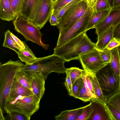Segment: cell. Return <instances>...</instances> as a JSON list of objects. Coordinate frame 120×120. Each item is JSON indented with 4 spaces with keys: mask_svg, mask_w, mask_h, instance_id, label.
<instances>
[{
    "mask_svg": "<svg viewBox=\"0 0 120 120\" xmlns=\"http://www.w3.org/2000/svg\"><path fill=\"white\" fill-rule=\"evenodd\" d=\"M85 31L61 46L56 47L53 54L64 59L66 62L78 60L81 56L87 54L96 48V44L88 37Z\"/></svg>",
    "mask_w": 120,
    "mask_h": 120,
    "instance_id": "1",
    "label": "cell"
},
{
    "mask_svg": "<svg viewBox=\"0 0 120 120\" xmlns=\"http://www.w3.org/2000/svg\"><path fill=\"white\" fill-rule=\"evenodd\" d=\"M66 62L63 58L53 54L45 57L37 58L33 63L24 64L19 69L29 75L41 73L47 78L52 72L64 74L66 68L64 64Z\"/></svg>",
    "mask_w": 120,
    "mask_h": 120,
    "instance_id": "2",
    "label": "cell"
},
{
    "mask_svg": "<svg viewBox=\"0 0 120 120\" xmlns=\"http://www.w3.org/2000/svg\"><path fill=\"white\" fill-rule=\"evenodd\" d=\"M40 100L33 94L28 96L19 95L8 97L4 103L3 109L7 114L18 112L30 119L39 109Z\"/></svg>",
    "mask_w": 120,
    "mask_h": 120,
    "instance_id": "3",
    "label": "cell"
},
{
    "mask_svg": "<svg viewBox=\"0 0 120 120\" xmlns=\"http://www.w3.org/2000/svg\"><path fill=\"white\" fill-rule=\"evenodd\" d=\"M24 64L19 60H10L0 64V107L2 109L8 98L17 71Z\"/></svg>",
    "mask_w": 120,
    "mask_h": 120,
    "instance_id": "4",
    "label": "cell"
},
{
    "mask_svg": "<svg viewBox=\"0 0 120 120\" xmlns=\"http://www.w3.org/2000/svg\"><path fill=\"white\" fill-rule=\"evenodd\" d=\"M95 75L105 100L120 91V78L114 72L109 63L100 69Z\"/></svg>",
    "mask_w": 120,
    "mask_h": 120,
    "instance_id": "5",
    "label": "cell"
},
{
    "mask_svg": "<svg viewBox=\"0 0 120 120\" xmlns=\"http://www.w3.org/2000/svg\"><path fill=\"white\" fill-rule=\"evenodd\" d=\"M13 23L15 31L22 35L26 41H31L45 50L47 49L49 45L42 41L43 35L40 29L30 20L20 14L13 20Z\"/></svg>",
    "mask_w": 120,
    "mask_h": 120,
    "instance_id": "6",
    "label": "cell"
},
{
    "mask_svg": "<svg viewBox=\"0 0 120 120\" xmlns=\"http://www.w3.org/2000/svg\"><path fill=\"white\" fill-rule=\"evenodd\" d=\"M93 11V8L89 7L82 16L72 26L60 31L56 47L61 46L81 33L86 31L87 26Z\"/></svg>",
    "mask_w": 120,
    "mask_h": 120,
    "instance_id": "7",
    "label": "cell"
},
{
    "mask_svg": "<svg viewBox=\"0 0 120 120\" xmlns=\"http://www.w3.org/2000/svg\"><path fill=\"white\" fill-rule=\"evenodd\" d=\"M52 0H38L29 19L40 29L49 19L52 11Z\"/></svg>",
    "mask_w": 120,
    "mask_h": 120,
    "instance_id": "8",
    "label": "cell"
},
{
    "mask_svg": "<svg viewBox=\"0 0 120 120\" xmlns=\"http://www.w3.org/2000/svg\"><path fill=\"white\" fill-rule=\"evenodd\" d=\"M89 7L86 0H82L66 12L56 26L59 31L72 26L82 16Z\"/></svg>",
    "mask_w": 120,
    "mask_h": 120,
    "instance_id": "9",
    "label": "cell"
},
{
    "mask_svg": "<svg viewBox=\"0 0 120 120\" xmlns=\"http://www.w3.org/2000/svg\"><path fill=\"white\" fill-rule=\"evenodd\" d=\"M79 60L86 71L95 74L106 65L102 60L99 51L96 48L92 51L81 56Z\"/></svg>",
    "mask_w": 120,
    "mask_h": 120,
    "instance_id": "10",
    "label": "cell"
},
{
    "mask_svg": "<svg viewBox=\"0 0 120 120\" xmlns=\"http://www.w3.org/2000/svg\"><path fill=\"white\" fill-rule=\"evenodd\" d=\"M120 22V8H111L109 14L95 27L98 38L109 28L116 26Z\"/></svg>",
    "mask_w": 120,
    "mask_h": 120,
    "instance_id": "11",
    "label": "cell"
},
{
    "mask_svg": "<svg viewBox=\"0 0 120 120\" xmlns=\"http://www.w3.org/2000/svg\"><path fill=\"white\" fill-rule=\"evenodd\" d=\"M90 101L93 110L89 120H115L107 104L102 103L95 99Z\"/></svg>",
    "mask_w": 120,
    "mask_h": 120,
    "instance_id": "12",
    "label": "cell"
},
{
    "mask_svg": "<svg viewBox=\"0 0 120 120\" xmlns=\"http://www.w3.org/2000/svg\"><path fill=\"white\" fill-rule=\"evenodd\" d=\"M30 75L31 90L33 94L41 100L45 92V82L47 78L41 73Z\"/></svg>",
    "mask_w": 120,
    "mask_h": 120,
    "instance_id": "13",
    "label": "cell"
},
{
    "mask_svg": "<svg viewBox=\"0 0 120 120\" xmlns=\"http://www.w3.org/2000/svg\"><path fill=\"white\" fill-rule=\"evenodd\" d=\"M0 18L2 20L8 21L15 19L9 0H0Z\"/></svg>",
    "mask_w": 120,
    "mask_h": 120,
    "instance_id": "14",
    "label": "cell"
},
{
    "mask_svg": "<svg viewBox=\"0 0 120 120\" xmlns=\"http://www.w3.org/2000/svg\"><path fill=\"white\" fill-rule=\"evenodd\" d=\"M115 26L109 28L98 38L97 41L95 43L96 47L99 50H102L106 48L108 44L113 38V32Z\"/></svg>",
    "mask_w": 120,
    "mask_h": 120,
    "instance_id": "15",
    "label": "cell"
},
{
    "mask_svg": "<svg viewBox=\"0 0 120 120\" xmlns=\"http://www.w3.org/2000/svg\"><path fill=\"white\" fill-rule=\"evenodd\" d=\"M111 9L96 12L93 11L86 28V31L95 28L96 26L104 19L107 16Z\"/></svg>",
    "mask_w": 120,
    "mask_h": 120,
    "instance_id": "16",
    "label": "cell"
},
{
    "mask_svg": "<svg viewBox=\"0 0 120 120\" xmlns=\"http://www.w3.org/2000/svg\"><path fill=\"white\" fill-rule=\"evenodd\" d=\"M33 94L31 90L21 85L15 79L11 85L8 97L19 95L28 96Z\"/></svg>",
    "mask_w": 120,
    "mask_h": 120,
    "instance_id": "17",
    "label": "cell"
},
{
    "mask_svg": "<svg viewBox=\"0 0 120 120\" xmlns=\"http://www.w3.org/2000/svg\"><path fill=\"white\" fill-rule=\"evenodd\" d=\"M111 51V57L109 64L115 74L120 78V54L119 47H117Z\"/></svg>",
    "mask_w": 120,
    "mask_h": 120,
    "instance_id": "18",
    "label": "cell"
},
{
    "mask_svg": "<svg viewBox=\"0 0 120 120\" xmlns=\"http://www.w3.org/2000/svg\"><path fill=\"white\" fill-rule=\"evenodd\" d=\"M23 41L25 48L24 49H21L19 50L17 53L18 57L20 60L24 62L26 64H30L34 62L37 58L25 42Z\"/></svg>",
    "mask_w": 120,
    "mask_h": 120,
    "instance_id": "19",
    "label": "cell"
},
{
    "mask_svg": "<svg viewBox=\"0 0 120 120\" xmlns=\"http://www.w3.org/2000/svg\"><path fill=\"white\" fill-rule=\"evenodd\" d=\"M83 107L62 111L55 119L56 120H75L81 113Z\"/></svg>",
    "mask_w": 120,
    "mask_h": 120,
    "instance_id": "20",
    "label": "cell"
},
{
    "mask_svg": "<svg viewBox=\"0 0 120 120\" xmlns=\"http://www.w3.org/2000/svg\"><path fill=\"white\" fill-rule=\"evenodd\" d=\"M15 79L21 85L31 90L30 75L19 69L16 73Z\"/></svg>",
    "mask_w": 120,
    "mask_h": 120,
    "instance_id": "21",
    "label": "cell"
},
{
    "mask_svg": "<svg viewBox=\"0 0 120 120\" xmlns=\"http://www.w3.org/2000/svg\"><path fill=\"white\" fill-rule=\"evenodd\" d=\"M11 32L8 30L4 33V39L3 45L15 51L17 54L21 49L12 37Z\"/></svg>",
    "mask_w": 120,
    "mask_h": 120,
    "instance_id": "22",
    "label": "cell"
},
{
    "mask_svg": "<svg viewBox=\"0 0 120 120\" xmlns=\"http://www.w3.org/2000/svg\"><path fill=\"white\" fill-rule=\"evenodd\" d=\"M38 0H24L20 14L29 19Z\"/></svg>",
    "mask_w": 120,
    "mask_h": 120,
    "instance_id": "23",
    "label": "cell"
},
{
    "mask_svg": "<svg viewBox=\"0 0 120 120\" xmlns=\"http://www.w3.org/2000/svg\"><path fill=\"white\" fill-rule=\"evenodd\" d=\"M92 79L94 94L96 98L95 99L102 103L107 104V101L104 98L95 74L92 75Z\"/></svg>",
    "mask_w": 120,
    "mask_h": 120,
    "instance_id": "24",
    "label": "cell"
},
{
    "mask_svg": "<svg viewBox=\"0 0 120 120\" xmlns=\"http://www.w3.org/2000/svg\"><path fill=\"white\" fill-rule=\"evenodd\" d=\"M85 72V71L84 70L77 67H72L67 68L66 72L69 73L73 85L77 80L82 77Z\"/></svg>",
    "mask_w": 120,
    "mask_h": 120,
    "instance_id": "25",
    "label": "cell"
},
{
    "mask_svg": "<svg viewBox=\"0 0 120 120\" xmlns=\"http://www.w3.org/2000/svg\"><path fill=\"white\" fill-rule=\"evenodd\" d=\"M93 110L92 104L90 101L89 104L83 107L81 113L75 120H89Z\"/></svg>",
    "mask_w": 120,
    "mask_h": 120,
    "instance_id": "26",
    "label": "cell"
},
{
    "mask_svg": "<svg viewBox=\"0 0 120 120\" xmlns=\"http://www.w3.org/2000/svg\"><path fill=\"white\" fill-rule=\"evenodd\" d=\"M107 104H109L120 111V91L115 93L107 100Z\"/></svg>",
    "mask_w": 120,
    "mask_h": 120,
    "instance_id": "27",
    "label": "cell"
},
{
    "mask_svg": "<svg viewBox=\"0 0 120 120\" xmlns=\"http://www.w3.org/2000/svg\"><path fill=\"white\" fill-rule=\"evenodd\" d=\"M82 0H73L66 5L58 11L53 13L59 21L60 19L66 12Z\"/></svg>",
    "mask_w": 120,
    "mask_h": 120,
    "instance_id": "28",
    "label": "cell"
},
{
    "mask_svg": "<svg viewBox=\"0 0 120 120\" xmlns=\"http://www.w3.org/2000/svg\"><path fill=\"white\" fill-rule=\"evenodd\" d=\"M24 0H9L16 18L20 14Z\"/></svg>",
    "mask_w": 120,
    "mask_h": 120,
    "instance_id": "29",
    "label": "cell"
},
{
    "mask_svg": "<svg viewBox=\"0 0 120 120\" xmlns=\"http://www.w3.org/2000/svg\"><path fill=\"white\" fill-rule=\"evenodd\" d=\"M110 9L107 0H97L93 8V11L96 12Z\"/></svg>",
    "mask_w": 120,
    "mask_h": 120,
    "instance_id": "30",
    "label": "cell"
},
{
    "mask_svg": "<svg viewBox=\"0 0 120 120\" xmlns=\"http://www.w3.org/2000/svg\"><path fill=\"white\" fill-rule=\"evenodd\" d=\"M83 81L82 77L77 80L72 85V96L78 98L79 92L83 84Z\"/></svg>",
    "mask_w": 120,
    "mask_h": 120,
    "instance_id": "31",
    "label": "cell"
},
{
    "mask_svg": "<svg viewBox=\"0 0 120 120\" xmlns=\"http://www.w3.org/2000/svg\"><path fill=\"white\" fill-rule=\"evenodd\" d=\"M7 120H30V119L25 115L21 113L12 112L8 113Z\"/></svg>",
    "mask_w": 120,
    "mask_h": 120,
    "instance_id": "32",
    "label": "cell"
},
{
    "mask_svg": "<svg viewBox=\"0 0 120 120\" xmlns=\"http://www.w3.org/2000/svg\"><path fill=\"white\" fill-rule=\"evenodd\" d=\"M73 0H57L53 2L52 11L53 13L56 12L66 5Z\"/></svg>",
    "mask_w": 120,
    "mask_h": 120,
    "instance_id": "33",
    "label": "cell"
},
{
    "mask_svg": "<svg viewBox=\"0 0 120 120\" xmlns=\"http://www.w3.org/2000/svg\"><path fill=\"white\" fill-rule=\"evenodd\" d=\"M101 59L106 65L109 63L111 57V52L106 48L102 50H99Z\"/></svg>",
    "mask_w": 120,
    "mask_h": 120,
    "instance_id": "34",
    "label": "cell"
},
{
    "mask_svg": "<svg viewBox=\"0 0 120 120\" xmlns=\"http://www.w3.org/2000/svg\"><path fill=\"white\" fill-rule=\"evenodd\" d=\"M78 98L85 102L90 101L92 100L91 99L87 93L84 83L79 92Z\"/></svg>",
    "mask_w": 120,
    "mask_h": 120,
    "instance_id": "35",
    "label": "cell"
},
{
    "mask_svg": "<svg viewBox=\"0 0 120 120\" xmlns=\"http://www.w3.org/2000/svg\"><path fill=\"white\" fill-rule=\"evenodd\" d=\"M66 76L65 81L64 83L69 95L70 96H72V84L70 78L69 73L66 72Z\"/></svg>",
    "mask_w": 120,
    "mask_h": 120,
    "instance_id": "36",
    "label": "cell"
},
{
    "mask_svg": "<svg viewBox=\"0 0 120 120\" xmlns=\"http://www.w3.org/2000/svg\"><path fill=\"white\" fill-rule=\"evenodd\" d=\"M86 72V79L87 85L91 93L96 99L92 82V76L93 74Z\"/></svg>",
    "mask_w": 120,
    "mask_h": 120,
    "instance_id": "37",
    "label": "cell"
},
{
    "mask_svg": "<svg viewBox=\"0 0 120 120\" xmlns=\"http://www.w3.org/2000/svg\"><path fill=\"white\" fill-rule=\"evenodd\" d=\"M120 46V41L113 37L108 44L106 48L111 50L117 47H119Z\"/></svg>",
    "mask_w": 120,
    "mask_h": 120,
    "instance_id": "38",
    "label": "cell"
},
{
    "mask_svg": "<svg viewBox=\"0 0 120 120\" xmlns=\"http://www.w3.org/2000/svg\"><path fill=\"white\" fill-rule=\"evenodd\" d=\"M107 105L115 120H120V111L111 105Z\"/></svg>",
    "mask_w": 120,
    "mask_h": 120,
    "instance_id": "39",
    "label": "cell"
},
{
    "mask_svg": "<svg viewBox=\"0 0 120 120\" xmlns=\"http://www.w3.org/2000/svg\"><path fill=\"white\" fill-rule=\"evenodd\" d=\"M11 36L18 45L20 48L21 49H24L25 48L23 41H22L12 33H11Z\"/></svg>",
    "mask_w": 120,
    "mask_h": 120,
    "instance_id": "40",
    "label": "cell"
},
{
    "mask_svg": "<svg viewBox=\"0 0 120 120\" xmlns=\"http://www.w3.org/2000/svg\"><path fill=\"white\" fill-rule=\"evenodd\" d=\"M49 20L50 23L52 26H56L59 23V20L52 12Z\"/></svg>",
    "mask_w": 120,
    "mask_h": 120,
    "instance_id": "41",
    "label": "cell"
},
{
    "mask_svg": "<svg viewBox=\"0 0 120 120\" xmlns=\"http://www.w3.org/2000/svg\"><path fill=\"white\" fill-rule=\"evenodd\" d=\"M113 37L120 41V22L115 28Z\"/></svg>",
    "mask_w": 120,
    "mask_h": 120,
    "instance_id": "42",
    "label": "cell"
},
{
    "mask_svg": "<svg viewBox=\"0 0 120 120\" xmlns=\"http://www.w3.org/2000/svg\"><path fill=\"white\" fill-rule=\"evenodd\" d=\"M89 7L92 8L94 6L97 0H86Z\"/></svg>",
    "mask_w": 120,
    "mask_h": 120,
    "instance_id": "43",
    "label": "cell"
},
{
    "mask_svg": "<svg viewBox=\"0 0 120 120\" xmlns=\"http://www.w3.org/2000/svg\"><path fill=\"white\" fill-rule=\"evenodd\" d=\"M120 8V0H114L112 8Z\"/></svg>",
    "mask_w": 120,
    "mask_h": 120,
    "instance_id": "44",
    "label": "cell"
},
{
    "mask_svg": "<svg viewBox=\"0 0 120 120\" xmlns=\"http://www.w3.org/2000/svg\"><path fill=\"white\" fill-rule=\"evenodd\" d=\"M0 120H5L3 115V109L0 107Z\"/></svg>",
    "mask_w": 120,
    "mask_h": 120,
    "instance_id": "45",
    "label": "cell"
},
{
    "mask_svg": "<svg viewBox=\"0 0 120 120\" xmlns=\"http://www.w3.org/2000/svg\"><path fill=\"white\" fill-rule=\"evenodd\" d=\"M107 0L110 8H112L114 0Z\"/></svg>",
    "mask_w": 120,
    "mask_h": 120,
    "instance_id": "46",
    "label": "cell"
},
{
    "mask_svg": "<svg viewBox=\"0 0 120 120\" xmlns=\"http://www.w3.org/2000/svg\"><path fill=\"white\" fill-rule=\"evenodd\" d=\"M57 0H52L53 2H54Z\"/></svg>",
    "mask_w": 120,
    "mask_h": 120,
    "instance_id": "47",
    "label": "cell"
},
{
    "mask_svg": "<svg viewBox=\"0 0 120 120\" xmlns=\"http://www.w3.org/2000/svg\"><path fill=\"white\" fill-rule=\"evenodd\" d=\"M119 51L120 54V48H119Z\"/></svg>",
    "mask_w": 120,
    "mask_h": 120,
    "instance_id": "48",
    "label": "cell"
},
{
    "mask_svg": "<svg viewBox=\"0 0 120 120\" xmlns=\"http://www.w3.org/2000/svg\"></svg>",
    "mask_w": 120,
    "mask_h": 120,
    "instance_id": "49",
    "label": "cell"
}]
</instances>
